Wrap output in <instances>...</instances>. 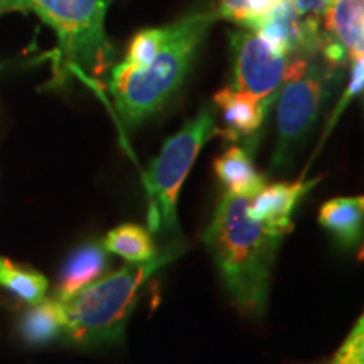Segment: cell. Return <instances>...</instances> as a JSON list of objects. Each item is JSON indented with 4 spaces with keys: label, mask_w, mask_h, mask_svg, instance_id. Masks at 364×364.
I'll use <instances>...</instances> for the list:
<instances>
[{
    "label": "cell",
    "mask_w": 364,
    "mask_h": 364,
    "mask_svg": "<svg viewBox=\"0 0 364 364\" xmlns=\"http://www.w3.org/2000/svg\"><path fill=\"white\" fill-rule=\"evenodd\" d=\"M108 267L107 250L98 241L81 245L70 255L65 267H63L61 275H59V284L56 290V299L61 302L70 300L85 287H88L102 279L105 270Z\"/></svg>",
    "instance_id": "obj_11"
},
{
    "label": "cell",
    "mask_w": 364,
    "mask_h": 364,
    "mask_svg": "<svg viewBox=\"0 0 364 364\" xmlns=\"http://www.w3.org/2000/svg\"><path fill=\"white\" fill-rule=\"evenodd\" d=\"M233 49V88L262 102H275L290 58L272 49L253 31H236L231 34Z\"/></svg>",
    "instance_id": "obj_7"
},
{
    "label": "cell",
    "mask_w": 364,
    "mask_h": 364,
    "mask_svg": "<svg viewBox=\"0 0 364 364\" xmlns=\"http://www.w3.org/2000/svg\"><path fill=\"white\" fill-rule=\"evenodd\" d=\"M322 17L326 31L349 58L364 56V0H331Z\"/></svg>",
    "instance_id": "obj_13"
},
{
    "label": "cell",
    "mask_w": 364,
    "mask_h": 364,
    "mask_svg": "<svg viewBox=\"0 0 364 364\" xmlns=\"http://www.w3.org/2000/svg\"><path fill=\"white\" fill-rule=\"evenodd\" d=\"M112 0H19L16 11L34 12L56 33L59 58L90 76H102L112 65L113 48L105 33Z\"/></svg>",
    "instance_id": "obj_5"
},
{
    "label": "cell",
    "mask_w": 364,
    "mask_h": 364,
    "mask_svg": "<svg viewBox=\"0 0 364 364\" xmlns=\"http://www.w3.org/2000/svg\"><path fill=\"white\" fill-rule=\"evenodd\" d=\"M321 177L306 181L299 179L295 182H275L265 186L260 193L250 199L248 215L253 220H258L265 225L280 228L290 233L292 231V213L297 208L300 199L312 188H316Z\"/></svg>",
    "instance_id": "obj_8"
},
{
    "label": "cell",
    "mask_w": 364,
    "mask_h": 364,
    "mask_svg": "<svg viewBox=\"0 0 364 364\" xmlns=\"http://www.w3.org/2000/svg\"><path fill=\"white\" fill-rule=\"evenodd\" d=\"M248 204L250 198L223 194L203 241L235 307L260 317L267 311L273 263L289 233L253 220Z\"/></svg>",
    "instance_id": "obj_1"
},
{
    "label": "cell",
    "mask_w": 364,
    "mask_h": 364,
    "mask_svg": "<svg viewBox=\"0 0 364 364\" xmlns=\"http://www.w3.org/2000/svg\"><path fill=\"white\" fill-rule=\"evenodd\" d=\"M220 19H226L245 27L248 17V0H221L220 11L216 12Z\"/></svg>",
    "instance_id": "obj_21"
},
{
    "label": "cell",
    "mask_w": 364,
    "mask_h": 364,
    "mask_svg": "<svg viewBox=\"0 0 364 364\" xmlns=\"http://www.w3.org/2000/svg\"><path fill=\"white\" fill-rule=\"evenodd\" d=\"M65 332V304L59 299L41 300L24 312L19 322L21 338L31 346H44Z\"/></svg>",
    "instance_id": "obj_14"
},
{
    "label": "cell",
    "mask_w": 364,
    "mask_h": 364,
    "mask_svg": "<svg viewBox=\"0 0 364 364\" xmlns=\"http://www.w3.org/2000/svg\"><path fill=\"white\" fill-rule=\"evenodd\" d=\"M213 169L226 193L252 199L267 186V177L255 167L252 154L241 147H230L213 162Z\"/></svg>",
    "instance_id": "obj_12"
},
{
    "label": "cell",
    "mask_w": 364,
    "mask_h": 364,
    "mask_svg": "<svg viewBox=\"0 0 364 364\" xmlns=\"http://www.w3.org/2000/svg\"><path fill=\"white\" fill-rule=\"evenodd\" d=\"M326 80L327 73L307 56H295L289 61L285 80L273 102L277 142L272 171L289 169L300 145L312 132L324 102Z\"/></svg>",
    "instance_id": "obj_6"
},
{
    "label": "cell",
    "mask_w": 364,
    "mask_h": 364,
    "mask_svg": "<svg viewBox=\"0 0 364 364\" xmlns=\"http://www.w3.org/2000/svg\"><path fill=\"white\" fill-rule=\"evenodd\" d=\"M318 223L346 250L363 248L364 258V196L334 198L322 204Z\"/></svg>",
    "instance_id": "obj_10"
},
{
    "label": "cell",
    "mask_w": 364,
    "mask_h": 364,
    "mask_svg": "<svg viewBox=\"0 0 364 364\" xmlns=\"http://www.w3.org/2000/svg\"><path fill=\"white\" fill-rule=\"evenodd\" d=\"M364 91V56H358V58H353V66H351V78H349V83H348V88H346L344 95L341 97L338 107H336L334 113H332V117L329 118V124L326 127V132H324V136H322V142L327 139V135L331 134V130L334 129L336 124H338L339 117L343 115V112L346 110V107H348L349 102L354 97H358L359 93H363Z\"/></svg>",
    "instance_id": "obj_19"
},
{
    "label": "cell",
    "mask_w": 364,
    "mask_h": 364,
    "mask_svg": "<svg viewBox=\"0 0 364 364\" xmlns=\"http://www.w3.org/2000/svg\"><path fill=\"white\" fill-rule=\"evenodd\" d=\"M181 243H171L152 260L129 263L102 277L65 304L66 339L78 346L117 344L125 338L129 318L147 280L181 255Z\"/></svg>",
    "instance_id": "obj_3"
},
{
    "label": "cell",
    "mask_w": 364,
    "mask_h": 364,
    "mask_svg": "<svg viewBox=\"0 0 364 364\" xmlns=\"http://www.w3.org/2000/svg\"><path fill=\"white\" fill-rule=\"evenodd\" d=\"M0 287L6 289L27 306L44 300L48 292V280L43 273L21 267L9 258L0 257Z\"/></svg>",
    "instance_id": "obj_16"
},
{
    "label": "cell",
    "mask_w": 364,
    "mask_h": 364,
    "mask_svg": "<svg viewBox=\"0 0 364 364\" xmlns=\"http://www.w3.org/2000/svg\"><path fill=\"white\" fill-rule=\"evenodd\" d=\"M107 252L115 253L132 263L149 262L157 255L156 245L147 230L136 225H122L103 240Z\"/></svg>",
    "instance_id": "obj_15"
},
{
    "label": "cell",
    "mask_w": 364,
    "mask_h": 364,
    "mask_svg": "<svg viewBox=\"0 0 364 364\" xmlns=\"http://www.w3.org/2000/svg\"><path fill=\"white\" fill-rule=\"evenodd\" d=\"M171 34V24L164 27H154V29L140 31L139 34L132 39L127 53L125 61L129 66L144 68L147 66L154 58L157 56L159 51L167 43Z\"/></svg>",
    "instance_id": "obj_17"
},
{
    "label": "cell",
    "mask_w": 364,
    "mask_h": 364,
    "mask_svg": "<svg viewBox=\"0 0 364 364\" xmlns=\"http://www.w3.org/2000/svg\"><path fill=\"white\" fill-rule=\"evenodd\" d=\"M17 2H19V0H0V14L16 11Z\"/></svg>",
    "instance_id": "obj_22"
},
{
    "label": "cell",
    "mask_w": 364,
    "mask_h": 364,
    "mask_svg": "<svg viewBox=\"0 0 364 364\" xmlns=\"http://www.w3.org/2000/svg\"><path fill=\"white\" fill-rule=\"evenodd\" d=\"M331 0H292L295 12L309 24L318 26Z\"/></svg>",
    "instance_id": "obj_20"
},
{
    "label": "cell",
    "mask_w": 364,
    "mask_h": 364,
    "mask_svg": "<svg viewBox=\"0 0 364 364\" xmlns=\"http://www.w3.org/2000/svg\"><path fill=\"white\" fill-rule=\"evenodd\" d=\"M216 134V107L206 105L198 115L166 140L144 176L147 193V223L152 233L179 243L177 198L204 144Z\"/></svg>",
    "instance_id": "obj_4"
},
{
    "label": "cell",
    "mask_w": 364,
    "mask_h": 364,
    "mask_svg": "<svg viewBox=\"0 0 364 364\" xmlns=\"http://www.w3.org/2000/svg\"><path fill=\"white\" fill-rule=\"evenodd\" d=\"M329 364H364V312L334 353Z\"/></svg>",
    "instance_id": "obj_18"
},
{
    "label": "cell",
    "mask_w": 364,
    "mask_h": 364,
    "mask_svg": "<svg viewBox=\"0 0 364 364\" xmlns=\"http://www.w3.org/2000/svg\"><path fill=\"white\" fill-rule=\"evenodd\" d=\"M215 105L223 113V129L215 135L226 140L248 139L260 130L272 103L257 100L252 95L226 86L215 95Z\"/></svg>",
    "instance_id": "obj_9"
},
{
    "label": "cell",
    "mask_w": 364,
    "mask_h": 364,
    "mask_svg": "<svg viewBox=\"0 0 364 364\" xmlns=\"http://www.w3.org/2000/svg\"><path fill=\"white\" fill-rule=\"evenodd\" d=\"M218 14H191L172 22L167 43L147 66L134 68L122 61L112 70L110 91L115 108L125 125L142 124L181 88L196 53Z\"/></svg>",
    "instance_id": "obj_2"
}]
</instances>
